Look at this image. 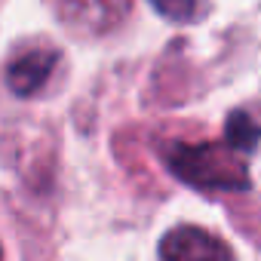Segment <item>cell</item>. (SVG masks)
I'll list each match as a JSON object with an SVG mask.
<instances>
[{
  "mask_svg": "<svg viewBox=\"0 0 261 261\" xmlns=\"http://www.w3.org/2000/svg\"><path fill=\"white\" fill-rule=\"evenodd\" d=\"M166 163L181 181L194 188H206V191L249 188L246 163L237 157V151L221 145H175L166 154Z\"/></svg>",
  "mask_w": 261,
  "mask_h": 261,
  "instance_id": "cell-1",
  "label": "cell"
},
{
  "mask_svg": "<svg viewBox=\"0 0 261 261\" xmlns=\"http://www.w3.org/2000/svg\"><path fill=\"white\" fill-rule=\"evenodd\" d=\"M53 4L68 25L89 34H101L123 22L133 0H53Z\"/></svg>",
  "mask_w": 261,
  "mask_h": 261,
  "instance_id": "cell-3",
  "label": "cell"
},
{
  "mask_svg": "<svg viewBox=\"0 0 261 261\" xmlns=\"http://www.w3.org/2000/svg\"><path fill=\"white\" fill-rule=\"evenodd\" d=\"M148 4H151L160 16H166V19H172V22H191V19L197 16L200 0H148Z\"/></svg>",
  "mask_w": 261,
  "mask_h": 261,
  "instance_id": "cell-6",
  "label": "cell"
},
{
  "mask_svg": "<svg viewBox=\"0 0 261 261\" xmlns=\"http://www.w3.org/2000/svg\"><path fill=\"white\" fill-rule=\"evenodd\" d=\"M224 142H227L230 151H240V154H252L255 151V145H258V126H255V120L246 111H233L227 117Z\"/></svg>",
  "mask_w": 261,
  "mask_h": 261,
  "instance_id": "cell-5",
  "label": "cell"
},
{
  "mask_svg": "<svg viewBox=\"0 0 261 261\" xmlns=\"http://www.w3.org/2000/svg\"><path fill=\"white\" fill-rule=\"evenodd\" d=\"M0 258H4V252H0Z\"/></svg>",
  "mask_w": 261,
  "mask_h": 261,
  "instance_id": "cell-7",
  "label": "cell"
},
{
  "mask_svg": "<svg viewBox=\"0 0 261 261\" xmlns=\"http://www.w3.org/2000/svg\"><path fill=\"white\" fill-rule=\"evenodd\" d=\"M160 258L163 261H233L224 240L194 224L172 227L160 240Z\"/></svg>",
  "mask_w": 261,
  "mask_h": 261,
  "instance_id": "cell-2",
  "label": "cell"
},
{
  "mask_svg": "<svg viewBox=\"0 0 261 261\" xmlns=\"http://www.w3.org/2000/svg\"><path fill=\"white\" fill-rule=\"evenodd\" d=\"M56 65H59V56L53 49H40V46L37 49H25L22 56H16L10 62L7 83H10V89L16 95L28 98V95H34V92H40L46 86V80L53 77Z\"/></svg>",
  "mask_w": 261,
  "mask_h": 261,
  "instance_id": "cell-4",
  "label": "cell"
}]
</instances>
